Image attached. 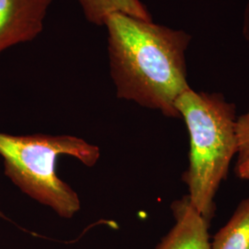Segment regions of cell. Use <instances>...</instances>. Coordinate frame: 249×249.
Returning <instances> with one entry per match:
<instances>
[{"label":"cell","mask_w":249,"mask_h":249,"mask_svg":"<svg viewBox=\"0 0 249 249\" xmlns=\"http://www.w3.org/2000/svg\"><path fill=\"white\" fill-rule=\"evenodd\" d=\"M105 26L117 97L180 118L176 101L190 88L187 52L192 36L124 13L108 16Z\"/></svg>","instance_id":"cell-1"},{"label":"cell","mask_w":249,"mask_h":249,"mask_svg":"<svg viewBox=\"0 0 249 249\" xmlns=\"http://www.w3.org/2000/svg\"><path fill=\"white\" fill-rule=\"evenodd\" d=\"M176 108L189 135V161L183 181L196 212L211 224L215 196L226 179L237 152V111L220 92L197 91L191 87L176 101Z\"/></svg>","instance_id":"cell-2"},{"label":"cell","mask_w":249,"mask_h":249,"mask_svg":"<svg viewBox=\"0 0 249 249\" xmlns=\"http://www.w3.org/2000/svg\"><path fill=\"white\" fill-rule=\"evenodd\" d=\"M62 155L91 167L100 158V149L70 135L0 133L5 175L23 193L70 219L80 211V201L78 194L56 174V160Z\"/></svg>","instance_id":"cell-3"},{"label":"cell","mask_w":249,"mask_h":249,"mask_svg":"<svg viewBox=\"0 0 249 249\" xmlns=\"http://www.w3.org/2000/svg\"><path fill=\"white\" fill-rule=\"evenodd\" d=\"M53 0H0V53L39 36Z\"/></svg>","instance_id":"cell-4"},{"label":"cell","mask_w":249,"mask_h":249,"mask_svg":"<svg viewBox=\"0 0 249 249\" xmlns=\"http://www.w3.org/2000/svg\"><path fill=\"white\" fill-rule=\"evenodd\" d=\"M171 208L176 223L156 249H211L210 224L187 196L176 200Z\"/></svg>","instance_id":"cell-5"},{"label":"cell","mask_w":249,"mask_h":249,"mask_svg":"<svg viewBox=\"0 0 249 249\" xmlns=\"http://www.w3.org/2000/svg\"><path fill=\"white\" fill-rule=\"evenodd\" d=\"M86 19L95 25H105L113 13H124L145 20H152L147 7L141 0H78Z\"/></svg>","instance_id":"cell-6"},{"label":"cell","mask_w":249,"mask_h":249,"mask_svg":"<svg viewBox=\"0 0 249 249\" xmlns=\"http://www.w3.org/2000/svg\"><path fill=\"white\" fill-rule=\"evenodd\" d=\"M211 249H249V197L241 201L229 221L215 233Z\"/></svg>","instance_id":"cell-7"},{"label":"cell","mask_w":249,"mask_h":249,"mask_svg":"<svg viewBox=\"0 0 249 249\" xmlns=\"http://www.w3.org/2000/svg\"><path fill=\"white\" fill-rule=\"evenodd\" d=\"M236 135L235 175L242 180H249V109L237 117Z\"/></svg>","instance_id":"cell-8"},{"label":"cell","mask_w":249,"mask_h":249,"mask_svg":"<svg viewBox=\"0 0 249 249\" xmlns=\"http://www.w3.org/2000/svg\"><path fill=\"white\" fill-rule=\"evenodd\" d=\"M242 36L249 53V0L247 1L242 18Z\"/></svg>","instance_id":"cell-9"},{"label":"cell","mask_w":249,"mask_h":249,"mask_svg":"<svg viewBox=\"0 0 249 249\" xmlns=\"http://www.w3.org/2000/svg\"><path fill=\"white\" fill-rule=\"evenodd\" d=\"M0 217H4V215L2 214V213H1V212H0Z\"/></svg>","instance_id":"cell-10"}]
</instances>
